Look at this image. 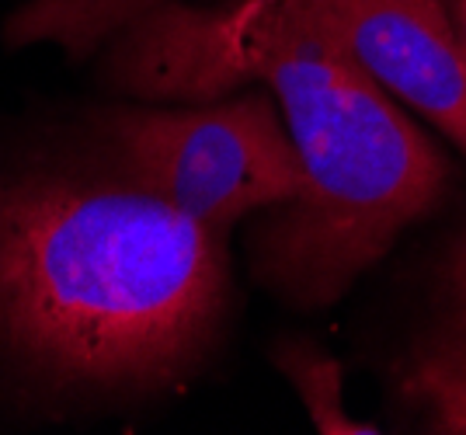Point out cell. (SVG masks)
<instances>
[{
  "instance_id": "obj_3",
  "label": "cell",
  "mask_w": 466,
  "mask_h": 435,
  "mask_svg": "<svg viewBox=\"0 0 466 435\" xmlns=\"http://www.w3.org/2000/svg\"><path fill=\"white\" fill-rule=\"evenodd\" d=\"M95 137L185 217L227 234L303 188V164L275 98L240 87L209 101L112 105Z\"/></svg>"
},
{
  "instance_id": "obj_6",
  "label": "cell",
  "mask_w": 466,
  "mask_h": 435,
  "mask_svg": "<svg viewBox=\"0 0 466 435\" xmlns=\"http://www.w3.org/2000/svg\"><path fill=\"white\" fill-rule=\"evenodd\" d=\"M175 4L202 0H25L4 21V42L11 49L59 46L66 56L87 60L129 21Z\"/></svg>"
},
{
  "instance_id": "obj_7",
  "label": "cell",
  "mask_w": 466,
  "mask_h": 435,
  "mask_svg": "<svg viewBox=\"0 0 466 435\" xmlns=\"http://www.w3.org/2000/svg\"><path fill=\"white\" fill-rule=\"evenodd\" d=\"M275 369L286 376L307 418L324 435H376V421L349 415L345 408V366L320 341L307 335H286L272 345Z\"/></svg>"
},
{
  "instance_id": "obj_8",
  "label": "cell",
  "mask_w": 466,
  "mask_h": 435,
  "mask_svg": "<svg viewBox=\"0 0 466 435\" xmlns=\"http://www.w3.org/2000/svg\"><path fill=\"white\" fill-rule=\"evenodd\" d=\"M449 11H452L456 35H460V46H463V56H466V0H449Z\"/></svg>"
},
{
  "instance_id": "obj_2",
  "label": "cell",
  "mask_w": 466,
  "mask_h": 435,
  "mask_svg": "<svg viewBox=\"0 0 466 435\" xmlns=\"http://www.w3.org/2000/svg\"><path fill=\"white\" fill-rule=\"evenodd\" d=\"M227 234L185 217L97 139L0 178V387L39 408L171 394L223 345Z\"/></svg>"
},
{
  "instance_id": "obj_4",
  "label": "cell",
  "mask_w": 466,
  "mask_h": 435,
  "mask_svg": "<svg viewBox=\"0 0 466 435\" xmlns=\"http://www.w3.org/2000/svg\"><path fill=\"white\" fill-rule=\"evenodd\" d=\"M355 60L466 154V56L449 0H320Z\"/></svg>"
},
{
  "instance_id": "obj_5",
  "label": "cell",
  "mask_w": 466,
  "mask_h": 435,
  "mask_svg": "<svg viewBox=\"0 0 466 435\" xmlns=\"http://www.w3.org/2000/svg\"><path fill=\"white\" fill-rule=\"evenodd\" d=\"M393 383L421 429L466 435V223L435 268L428 314L397 359Z\"/></svg>"
},
{
  "instance_id": "obj_1",
  "label": "cell",
  "mask_w": 466,
  "mask_h": 435,
  "mask_svg": "<svg viewBox=\"0 0 466 435\" xmlns=\"http://www.w3.org/2000/svg\"><path fill=\"white\" fill-rule=\"evenodd\" d=\"M97 53L105 87L139 101H209L254 84L272 95L303 188L258 213L248 261L289 307L338 303L446 192V154L355 60L320 0L175 4Z\"/></svg>"
}]
</instances>
